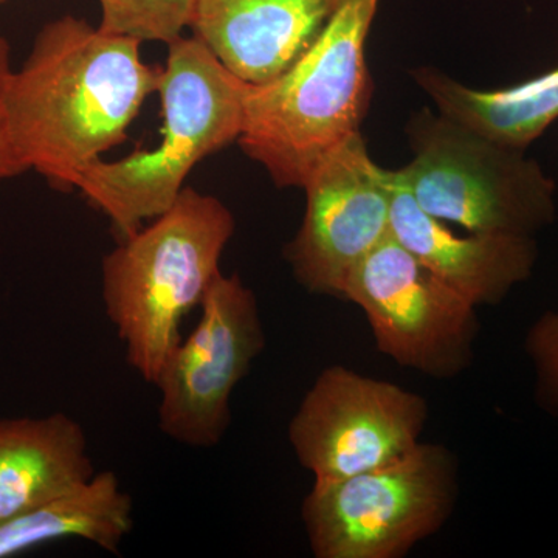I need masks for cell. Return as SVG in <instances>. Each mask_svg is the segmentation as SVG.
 <instances>
[{
  "instance_id": "6da1fadb",
  "label": "cell",
  "mask_w": 558,
  "mask_h": 558,
  "mask_svg": "<svg viewBox=\"0 0 558 558\" xmlns=\"http://www.w3.org/2000/svg\"><path fill=\"white\" fill-rule=\"evenodd\" d=\"M140 47L78 17L44 25L7 92L11 140L25 172L76 190L81 172L126 142L163 73L142 60Z\"/></svg>"
},
{
  "instance_id": "7a4b0ae2",
  "label": "cell",
  "mask_w": 558,
  "mask_h": 558,
  "mask_svg": "<svg viewBox=\"0 0 558 558\" xmlns=\"http://www.w3.org/2000/svg\"><path fill=\"white\" fill-rule=\"evenodd\" d=\"M380 0H336L310 49L282 75L248 86L238 143L279 189H303L328 150L360 131L373 97L366 40Z\"/></svg>"
},
{
  "instance_id": "3957f363",
  "label": "cell",
  "mask_w": 558,
  "mask_h": 558,
  "mask_svg": "<svg viewBox=\"0 0 558 558\" xmlns=\"http://www.w3.org/2000/svg\"><path fill=\"white\" fill-rule=\"evenodd\" d=\"M234 230L223 202L185 186L170 209L102 259L106 314L143 380L154 385L182 340L180 323L222 274L220 258Z\"/></svg>"
},
{
  "instance_id": "277c9868",
  "label": "cell",
  "mask_w": 558,
  "mask_h": 558,
  "mask_svg": "<svg viewBox=\"0 0 558 558\" xmlns=\"http://www.w3.org/2000/svg\"><path fill=\"white\" fill-rule=\"evenodd\" d=\"M161 143L121 160H98L76 190L108 216L121 240L172 207L202 160L240 140L247 84L223 68L199 39L168 46L161 73Z\"/></svg>"
},
{
  "instance_id": "5b68a950",
  "label": "cell",
  "mask_w": 558,
  "mask_h": 558,
  "mask_svg": "<svg viewBox=\"0 0 558 558\" xmlns=\"http://www.w3.org/2000/svg\"><path fill=\"white\" fill-rule=\"evenodd\" d=\"M414 157L395 170L418 207L469 233L531 236L556 216L554 182L524 150L424 109L410 120Z\"/></svg>"
},
{
  "instance_id": "8992f818",
  "label": "cell",
  "mask_w": 558,
  "mask_h": 558,
  "mask_svg": "<svg viewBox=\"0 0 558 558\" xmlns=\"http://www.w3.org/2000/svg\"><path fill=\"white\" fill-rule=\"evenodd\" d=\"M458 495L454 454L421 442L379 469L314 480L301 513L317 558H400L449 521Z\"/></svg>"
},
{
  "instance_id": "52a82bcc",
  "label": "cell",
  "mask_w": 558,
  "mask_h": 558,
  "mask_svg": "<svg viewBox=\"0 0 558 558\" xmlns=\"http://www.w3.org/2000/svg\"><path fill=\"white\" fill-rule=\"evenodd\" d=\"M341 299L365 312L377 349L403 368L447 380L472 366L476 306L392 234L352 270Z\"/></svg>"
},
{
  "instance_id": "ba28073f",
  "label": "cell",
  "mask_w": 558,
  "mask_h": 558,
  "mask_svg": "<svg viewBox=\"0 0 558 558\" xmlns=\"http://www.w3.org/2000/svg\"><path fill=\"white\" fill-rule=\"evenodd\" d=\"M264 344L255 293L238 275L220 274L202 300L199 322L154 381L160 432L194 449L218 446L229 429L231 396Z\"/></svg>"
},
{
  "instance_id": "9c48e42d",
  "label": "cell",
  "mask_w": 558,
  "mask_h": 558,
  "mask_svg": "<svg viewBox=\"0 0 558 558\" xmlns=\"http://www.w3.org/2000/svg\"><path fill=\"white\" fill-rule=\"evenodd\" d=\"M427 418V400L416 392L336 365L301 400L289 440L314 480H343L410 453Z\"/></svg>"
},
{
  "instance_id": "30bf717a",
  "label": "cell",
  "mask_w": 558,
  "mask_h": 558,
  "mask_svg": "<svg viewBox=\"0 0 558 558\" xmlns=\"http://www.w3.org/2000/svg\"><path fill=\"white\" fill-rule=\"evenodd\" d=\"M303 190L306 211L286 258L304 289L341 299L352 270L391 234L389 170L359 131L319 159Z\"/></svg>"
},
{
  "instance_id": "8fae6325",
  "label": "cell",
  "mask_w": 558,
  "mask_h": 558,
  "mask_svg": "<svg viewBox=\"0 0 558 558\" xmlns=\"http://www.w3.org/2000/svg\"><path fill=\"white\" fill-rule=\"evenodd\" d=\"M333 3L336 0H196L190 31L242 83L264 86L310 49Z\"/></svg>"
},
{
  "instance_id": "7c38bea8",
  "label": "cell",
  "mask_w": 558,
  "mask_h": 558,
  "mask_svg": "<svg viewBox=\"0 0 558 558\" xmlns=\"http://www.w3.org/2000/svg\"><path fill=\"white\" fill-rule=\"evenodd\" d=\"M391 234L433 274L473 306H495L526 281L537 260L531 236L478 234L459 236L418 207L389 170Z\"/></svg>"
},
{
  "instance_id": "4fadbf2b",
  "label": "cell",
  "mask_w": 558,
  "mask_h": 558,
  "mask_svg": "<svg viewBox=\"0 0 558 558\" xmlns=\"http://www.w3.org/2000/svg\"><path fill=\"white\" fill-rule=\"evenodd\" d=\"M95 473L89 440L75 418H0V521L76 490Z\"/></svg>"
},
{
  "instance_id": "5bb4252c",
  "label": "cell",
  "mask_w": 558,
  "mask_h": 558,
  "mask_svg": "<svg viewBox=\"0 0 558 558\" xmlns=\"http://www.w3.org/2000/svg\"><path fill=\"white\" fill-rule=\"evenodd\" d=\"M411 76L440 116L506 148L526 149L558 119V68L498 90L473 89L433 68Z\"/></svg>"
},
{
  "instance_id": "9a60e30c",
  "label": "cell",
  "mask_w": 558,
  "mask_h": 558,
  "mask_svg": "<svg viewBox=\"0 0 558 558\" xmlns=\"http://www.w3.org/2000/svg\"><path fill=\"white\" fill-rule=\"evenodd\" d=\"M134 526V502L119 476L106 470L62 497L0 521V558L16 556L44 543L78 538L108 553H119Z\"/></svg>"
},
{
  "instance_id": "2e32d148",
  "label": "cell",
  "mask_w": 558,
  "mask_h": 558,
  "mask_svg": "<svg viewBox=\"0 0 558 558\" xmlns=\"http://www.w3.org/2000/svg\"><path fill=\"white\" fill-rule=\"evenodd\" d=\"M102 31L170 46L190 28L196 0H98Z\"/></svg>"
},
{
  "instance_id": "e0dca14e",
  "label": "cell",
  "mask_w": 558,
  "mask_h": 558,
  "mask_svg": "<svg viewBox=\"0 0 558 558\" xmlns=\"http://www.w3.org/2000/svg\"><path fill=\"white\" fill-rule=\"evenodd\" d=\"M524 347L537 377L538 403L558 417V311L546 312L532 325Z\"/></svg>"
},
{
  "instance_id": "ac0fdd59",
  "label": "cell",
  "mask_w": 558,
  "mask_h": 558,
  "mask_svg": "<svg viewBox=\"0 0 558 558\" xmlns=\"http://www.w3.org/2000/svg\"><path fill=\"white\" fill-rule=\"evenodd\" d=\"M11 73L13 69L10 62V44L0 35V183L25 172L14 150L9 112H7V92H9Z\"/></svg>"
},
{
  "instance_id": "d6986e66",
  "label": "cell",
  "mask_w": 558,
  "mask_h": 558,
  "mask_svg": "<svg viewBox=\"0 0 558 558\" xmlns=\"http://www.w3.org/2000/svg\"><path fill=\"white\" fill-rule=\"evenodd\" d=\"M3 2H7V0H0V5H2Z\"/></svg>"
}]
</instances>
